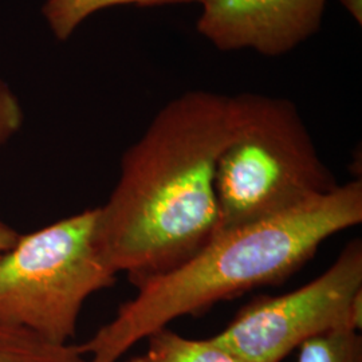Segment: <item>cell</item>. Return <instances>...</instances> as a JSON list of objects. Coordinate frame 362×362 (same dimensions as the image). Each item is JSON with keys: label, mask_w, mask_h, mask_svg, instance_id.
I'll use <instances>...</instances> for the list:
<instances>
[{"label": "cell", "mask_w": 362, "mask_h": 362, "mask_svg": "<svg viewBox=\"0 0 362 362\" xmlns=\"http://www.w3.org/2000/svg\"><path fill=\"white\" fill-rule=\"evenodd\" d=\"M116 275L98 243V207L19 236L0 254V324L69 345L85 300Z\"/></svg>", "instance_id": "277c9868"}, {"label": "cell", "mask_w": 362, "mask_h": 362, "mask_svg": "<svg viewBox=\"0 0 362 362\" xmlns=\"http://www.w3.org/2000/svg\"><path fill=\"white\" fill-rule=\"evenodd\" d=\"M298 362H362L360 332L338 329L299 346Z\"/></svg>", "instance_id": "9c48e42d"}, {"label": "cell", "mask_w": 362, "mask_h": 362, "mask_svg": "<svg viewBox=\"0 0 362 362\" xmlns=\"http://www.w3.org/2000/svg\"><path fill=\"white\" fill-rule=\"evenodd\" d=\"M233 125V95L187 91L122 156L117 185L98 207V243L106 263L137 288L216 238L215 169Z\"/></svg>", "instance_id": "6da1fadb"}, {"label": "cell", "mask_w": 362, "mask_h": 362, "mask_svg": "<svg viewBox=\"0 0 362 362\" xmlns=\"http://www.w3.org/2000/svg\"><path fill=\"white\" fill-rule=\"evenodd\" d=\"M327 0H202L197 33L220 52H293L318 33Z\"/></svg>", "instance_id": "8992f818"}, {"label": "cell", "mask_w": 362, "mask_h": 362, "mask_svg": "<svg viewBox=\"0 0 362 362\" xmlns=\"http://www.w3.org/2000/svg\"><path fill=\"white\" fill-rule=\"evenodd\" d=\"M202 0H47L43 13L59 40L70 38L78 26L91 16L116 6L134 4L140 7H158L169 4H189Z\"/></svg>", "instance_id": "ba28073f"}, {"label": "cell", "mask_w": 362, "mask_h": 362, "mask_svg": "<svg viewBox=\"0 0 362 362\" xmlns=\"http://www.w3.org/2000/svg\"><path fill=\"white\" fill-rule=\"evenodd\" d=\"M19 235L13 230V227H10L8 224H6L4 221L0 220V254L7 251L8 248L15 245V242L18 240Z\"/></svg>", "instance_id": "7c38bea8"}, {"label": "cell", "mask_w": 362, "mask_h": 362, "mask_svg": "<svg viewBox=\"0 0 362 362\" xmlns=\"http://www.w3.org/2000/svg\"><path fill=\"white\" fill-rule=\"evenodd\" d=\"M338 1L350 13V16L361 26L362 0H338Z\"/></svg>", "instance_id": "4fadbf2b"}, {"label": "cell", "mask_w": 362, "mask_h": 362, "mask_svg": "<svg viewBox=\"0 0 362 362\" xmlns=\"http://www.w3.org/2000/svg\"><path fill=\"white\" fill-rule=\"evenodd\" d=\"M148 338L146 351L127 362H242L212 338L189 339L161 327Z\"/></svg>", "instance_id": "52a82bcc"}, {"label": "cell", "mask_w": 362, "mask_h": 362, "mask_svg": "<svg viewBox=\"0 0 362 362\" xmlns=\"http://www.w3.org/2000/svg\"><path fill=\"white\" fill-rule=\"evenodd\" d=\"M233 100V130L215 169L218 235L308 206L336 189L339 184L290 100L255 93Z\"/></svg>", "instance_id": "3957f363"}, {"label": "cell", "mask_w": 362, "mask_h": 362, "mask_svg": "<svg viewBox=\"0 0 362 362\" xmlns=\"http://www.w3.org/2000/svg\"><path fill=\"white\" fill-rule=\"evenodd\" d=\"M42 354L38 338L0 324V362H42Z\"/></svg>", "instance_id": "30bf717a"}, {"label": "cell", "mask_w": 362, "mask_h": 362, "mask_svg": "<svg viewBox=\"0 0 362 362\" xmlns=\"http://www.w3.org/2000/svg\"><path fill=\"white\" fill-rule=\"evenodd\" d=\"M362 318V242H349L310 284L281 297H259L212 339L242 362H281L314 337L350 329Z\"/></svg>", "instance_id": "5b68a950"}, {"label": "cell", "mask_w": 362, "mask_h": 362, "mask_svg": "<svg viewBox=\"0 0 362 362\" xmlns=\"http://www.w3.org/2000/svg\"><path fill=\"white\" fill-rule=\"evenodd\" d=\"M362 221V181L339 184L308 206L218 235L176 270L139 287L116 318L79 349L86 362H117L143 338L182 315L300 269L332 235Z\"/></svg>", "instance_id": "7a4b0ae2"}, {"label": "cell", "mask_w": 362, "mask_h": 362, "mask_svg": "<svg viewBox=\"0 0 362 362\" xmlns=\"http://www.w3.org/2000/svg\"><path fill=\"white\" fill-rule=\"evenodd\" d=\"M23 115L11 90L0 82V146L11 139L22 125Z\"/></svg>", "instance_id": "8fae6325"}]
</instances>
